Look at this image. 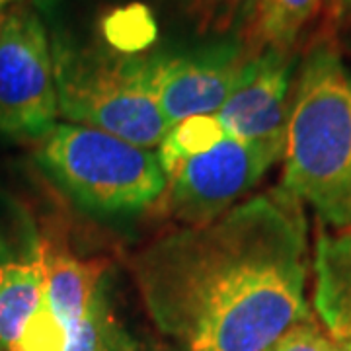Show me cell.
<instances>
[{
    "instance_id": "30bf717a",
    "label": "cell",
    "mask_w": 351,
    "mask_h": 351,
    "mask_svg": "<svg viewBox=\"0 0 351 351\" xmlns=\"http://www.w3.org/2000/svg\"><path fill=\"white\" fill-rule=\"evenodd\" d=\"M45 295L51 313L69 332L84 316L94 293L104 279L101 260H78L66 248L53 242H41Z\"/></svg>"
},
{
    "instance_id": "7a4b0ae2",
    "label": "cell",
    "mask_w": 351,
    "mask_h": 351,
    "mask_svg": "<svg viewBox=\"0 0 351 351\" xmlns=\"http://www.w3.org/2000/svg\"><path fill=\"white\" fill-rule=\"evenodd\" d=\"M281 188L330 228L351 226V69L330 34L304 53L291 92Z\"/></svg>"
},
{
    "instance_id": "e0dca14e",
    "label": "cell",
    "mask_w": 351,
    "mask_h": 351,
    "mask_svg": "<svg viewBox=\"0 0 351 351\" xmlns=\"http://www.w3.org/2000/svg\"><path fill=\"white\" fill-rule=\"evenodd\" d=\"M271 351H341L313 316L287 330Z\"/></svg>"
},
{
    "instance_id": "3957f363",
    "label": "cell",
    "mask_w": 351,
    "mask_h": 351,
    "mask_svg": "<svg viewBox=\"0 0 351 351\" xmlns=\"http://www.w3.org/2000/svg\"><path fill=\"white\" fill-rule=\"evenodd\" d=\"M38 162L71 199L98 215L137 213L166 188L156 151L96 127L55 125L41 138Z\"/></svg>"
},
{
    "instance_id": "6da1fadb",
    "label": "cell",
    "mask_w": 351,
    "mask_h": 351,
    "mask_svg": "<svg viewBox=\"0 0 351 351\" xmlns=\"http://www.w3.org/2000/svg\"><path fill=\"white\" fill-rule=\"evenodd\" d=\"M308 225L283 188L138 248L129 269L149 316L184 351H271L311 316Z\"/></svg>"
},
{
    "instance_id": "7c38bea8",
    "label": "cell",
    "mask_w": 351,
    "mask_h": 351,
    "mask_svg": "<svg viewBox=\"0 0 351 351\" xmlns=\"http://www.w3.org/2000/svg\"><path fill=\"white\" fill-rule=\"evenodd\" d=\"M324 0H254L242 27L240 45L250 57L267 51L293 55L306 25Z\"/></svg>"
},
{
    "instance_id": "2e32d148",
    "label": "cell",
    "mask_w": 351,
    "mask_h": 351,
    "mask_svg": "<svg viewBox=\"0 0 351 351\" xmlns=\"http://www.w3.org/2000/svg\"><path fill=\"white\" fill-rule=\"evenodd\" d=\"M66 341V330L51 313L45 299L38 311L25 322L24 332L16 343L14 351H63Z\"/></svg>"
},
{
    "instance_id": "5bb4252c",
    "label": "cell",
    "mask_w": 351,
    "mask_h": 351,
    "mask_svg": "<svg viewBox=\"0 0 351 351\" xmlns=\"http://www.w3.org/2000/svg\"><path fill=\"white\" fill-rule=\"evenodd\" d=\"M115 341L112 313L104 285L94 293L84 316L66 332L63 351H110Z\"/></svg>"
},
{
    "instance_id": "9c48e42d",
    "label": "cell",
    "mask_w": 351,
    "mask_h": 351,
    "mask_svg": "<svg viewBox=\"0 0 351 351\" xmlns=\"http://www.w3.org/2000/svg\"><path fill=\"white\" fill-rule=\"evenodd\" d=\"M313 269L314 311L332 341L351 351V226L318 234Z\"/></svg>"
},
{
    "instance_id": "52a82bcc",
    "label": "cell",
    "mask_w": 351,
    "mask_h": 351,
    "mask_svg": "<svg viewBox=\"0 0 351 351\" xmlns=\"http://www.w3.org/2000/svg\"><path fill=\"white\" fill-rule=\"evenodd\" d=\"M250 55L237 43L213 49L145 59L152 94L170 127L195 115H215L239 86Z\"/></svg>"
},
{
    "instance_id": "9a60e30c",
    "label": "cell",
    "mask_w": 351,
    "mask_h": 351,
    "mask_svg": "<svg viewBox=\"0 0 351 351\" xmlns=\"http://www.w3.org/2000/svg\"><path fill=\"white\" fill-rule=\"evenodd\" d=\"M104 36L113 49L121 53L149 47L156 38V25L151 12L143 4H129L115 8L110 16L104 18Z\"/></svg>"
},
{
    "instance_id": "7402d4cb",
    "label": "cell",
    "mask_w": 351,
    "mask_h": 351,
    "mask_svg": "<svg viewBox=\"0 0 351 351\" xmlns=\"http://www.w3.org/2000/svg\"><path fill=\"white\" fill-rule=\"evenodd\" d=\"M0 351H2V348H0Z\"/></svg>"
},
{
    "instance_id": "44dd1931",
    "label": "cell",
    "mask_w": 351,
    "mask_h": 351,
    "mask_svg": "<svg viewBox=\"0 0 351 351\" xmlns=\"http://www.w3.org/2000/svg\"><path fill=\"white\" fill-rule=\"evenodd\" d=\"M4 16H6V12L2 10V12H0V27H2V22H4Z\"/></svg>"
},
{
    "instance_id": "d6986e66",
    "label": "cell",
    "mask_w": 351,
    "mask_h": 351,
    "mask_svg": "<svg viewBox=\"0 0 351 351\" xmlns=\"http://www.w3.org/2000/svg\"><path fill=\"white\" fill-rule=\"evenodd\" d=\"M326 2L328 24L336 29L346 20H351V0H324Z\"/></svg>"
},
{
    "instance_id": "277c9868",
    "label": "cell",
    "mask_w": 351,
    "mask_h": 351,
    "mask_svg": "<svg viewBox=\"0 0 351 351\" xmlns=\"http://www.w3.org/2000/svg\"><path fill=\"white\" fill-rule=\"evenodd\" d=\"M51 55L59 110L66 119L145 149L160 147L172 127L152 94L145 59H110L61 39Z\"/></svg>"
},
{
    "instance_id": "ffe728a7",
    "label": "cell",
    "mask_w": 351,
    "mask_h": 351,
    "mask_svg": "<svg viewBox=\"0 0 351 351\" xmlns=\"http://www.w3.org/2000/svg\"><path fill=\"white\" fill-rule=\"evenodd\" d=\"M8 2H12V0H0V12H2V8H4V6H6Z\"/></svg>"
},
{
    "instance_id": "8992f818",
    "label": "cell",
    "mask_w": 351,
    "mask_h": 351,
    "mask_svg": "<svg viewBox=\"0 0 351 351\" xmlns=\"http://www.w3.org/2000/svg\"><path fill=\"white\" fill-rule=\"evenodd\" d=\"M283 151L226 137L207 151L164 166L162 211L186 226L207 223L234 207Z\"/></svg>"
},
{
    "instance_id": "ac0fdd59",
    "label": "cell",
    "mask_w": 351,
    "mask_h": 351,
    "mask_svg": "<svg viewBox=\"0 0 351 351\" xmlns=\"http://www.w3.org/2000/svg\"><path fill=\"white\" fill-rule=\"evenodd\" d=\"M240 0H195V10L205 27H225L230 24Z\"/></svg>"
},
{
    "instance_id": "603a6c76",
    "label": "cell",
    "mask_w": 351,
    "mask_h": 351,
    "mask_svg": "<svg viewBox=\"0 0 351 351\" xmlns=\"http://www.w3.org/2000/svg\"><path fill=\"white\" fill-rule=\"evenodd\" d=\"M341 351H343V350H341Z\"/></svg>"
},
{
    "instance_id": "ba28073f",
    "label": "cell",
    "mask_w": 351,
    "mask_h": 351,
    "mask_svg": "<svg viewBox=\"0 0 351 351\" xmlns=\"http://www.w3.org/2000/svg\"><path fill=\"white\" fill-rule=\"evenodd\" d=\"M295 57L267 51L252 57L240 84L215 113L226 135L285 152Z\"/></svg>"
},
{
    "instance_id": "4fadbf2b",
    "label": "cell",
    "mask_w": 351,
    "mask_h": 351,
    "mask_svg": "<svg viewBox=\"0 0 351 351\" xmlns=\"http://www.w3.org/2000/svg\"><path fill=\"white\" fill-rule=\"evenodd\" d=\"M226 137V131L215 115H195L172 127L156 154L164 168L180 158L207 151Z\"/></svg>"
},
{
    "instance_id": "8fae6325",
    "label": "cell",
    "mask_w": 351,
    "mask_h": 351,
    "mask_svg": "<svg viewBox=\"0 0 351 351\" xmlns=\"http://www.w3.org/2000/svg\"><path fill=\"white\" fill-rule=\"evenodd\" d=\"M45 295L41 242L25 256L0 258V348L16 350L25 322Z\"/></svg>"
},
{
    "instance_id": "5b68a950",
    "label": "cell",
    "mask_w": 351,
    "mask_h": 351,
    "mask_svg": "<svg viewBox=\"0 0 351 351\" xmlns=\"http://www.w3.org/2000/svg\"><path fill=\"white\" fill-rule=\"evenodd\" d=\"M59 113L49 39L27 6L10 8L0 27V133L43 138Z\"/></svg>"
}]
</instances>
